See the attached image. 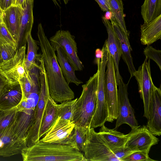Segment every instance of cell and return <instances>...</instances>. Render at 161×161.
<instances>
[{
  "label": "cell",
  "mask_w": 161,
  "mask_h": 161,
  "mask_svg": "<svg viewBox=\"0 0 161 161\" xmlns=\"http://www.w3.org/2000/svg\"><path fill=\"white\" fill-rule=\"evenodd\" d=\"M104 78V92L108 117L107 121L112 122L118 116V86L114 64L108 50Z\"/></svg>",
  "instance_id": "obj_6"
},
{
  "label": "cell",
  "mask_w": 161,
  "mask_h": 161,
  "mask_svg": "<svg viewBox=\"0 0 161 161\" xmlns=\"http://www.w3.org/2000/svg\"><path fill=\"white\" fill-rule=\"evenodd\" d=\"M55 51L56 58L62 72L67 83H73L79 86L83 82L76 76L75 70L69 63L66 56L60 48H58Z\"/></svg>",
  "instance_id": "obj_24"
},
{
  "label": "cell",
  "mask_w": 161,
  "mask_h": 161,
  "mask_svg": "<svg viewBox=\"0 0 161 161\" xmlns=\"http://www.w3.org/2000/svg\"><path fill=\"white\" fill-rule=\"evenodd\" d=\"M128 83H124L120 76L117 86L118 116L114 129L116 130L123 124H127L133 129L138 126L133 108L130 103L127 91Z\"/></svg>",
  "instance_id": "obj_10"
},
{
  "label": "cell",
  "mask_w": 161,
  "mask_h": 161,
  "mask_svg": "<svg viewBox=\"0 0 161 161\" xmlns=\"http://www.w3.org/2000/svg\"><path fill=\"white\" fill-rule=\"evenodd\" d=\"M107 2H108L109 3V1L110 0H106Z\"/></svg>",
  "instance_id": "obj_45"
},
{
  "label": "cell",
  "mask_w": 161,
  "mask_h": 161,
  "mask_svg": "<svg viewBox=\"0 0 161 161\" xmlns=\"http://www.w3.org/2000/svg\"><path fill=\"white\" fill-rule=\"evenodd\" d=\"M156 161L150 158L148 154L142 152H135L123 158L122 161Z\"/></svg>",
  "instance_id": "obj_34"
},
{
  "label": "cell",
  "mask_w": 161,
  "mask_h": 161,
  "mask_svg": "<svg viewBox=\"0 0 161 161\" xmlns=\"http://www.w3.org/2000/svg\"><path fill=\"white\" fill-rule=\"evenodd\" d=\"M144 23H148L161 14V0H144L141 7Z\"/></svg>",
  "instance_id": "obj_26"
},
{
  "label": "cell",
  "mask_w": 161,
  "mask_h": 161,
  "mask_svg": "<svg viewBox=\"0 0 161 161\" xmlns=\"http://www.w3.org/2000/svg\"><path fill=\"white\" fill-rule=\"evenodd\" d=\"M143 53L146 57L154 61L161 70V51L157 50L152 46L147 45L144 49Z\"/></svg>",
  "instance_id": "obj_32"
},
{
  "label": "cell",
  "mask_w": 161,
  "mask_h": 161,
  "mask_svg": "<svg viewBox=\"0 0 161 161\" xmlns=\"http://www.w3.org/2000/svg\"><path fill=\"white\" fill-rule=\"evenodd\" d=\"M97 79V72L82 86V93L75 103L71 120L75 126L90 128L96 108Z\"/></svg>",
  "instance_id": "obj_3"
},
{
  "label": "cell",
  "mask_w": 161,
  "mask_h": 161,
  "mask_svg": "<svg viewBox=\"0 0 161 161\" xmlns=\"http://www.w3.org/2000/svg\"><path fill=\"white\" fill-rule=\"evenodd\" d=\"M140 41L143 45H150L161 38V14L153 20L141 25Z\"/></svg>",
  "instance_id": "obj_20"
},
{
  "label": "cell",
  "mask_w": 161,
  "mask_h": 161,
  "mask_svg": "<svg viewBox=\"0 0 161 161\" xmlns=\"http://www.w3.org/2000/svg\"><path fill=\"white\" fill-rule=\"evenodd\" d=\"M98 134L104 140L111 150L125 146L128 139V134L125 135L116 130L108 128L104 124L102 125Z\"/></svg>",
  "instance_id": "obj_23"
},
{
  "label": "cell",
  "mask_w": 161,
  "mask_h": 161,
  "mask_svg": "<svg viewBox=\"0 0 161 161\" xmlns=\"http://www.w3.org/2000/svg\"><path fill=\"white\" fill-rule=\"evenodd\" d=\"M95 59H101L102 55V51L100 48H97L95 52Z\"/></svg>",
  "instance_id": "obj_40"
},
{
  "label": "cell",
  "mask_w": 161,
  "mask_h": 161,
  "mask_svg": "<svg viewBox=\"0 0 161 161\" xmlns=\"http://www.w3.org/2000/svg\"><path fill=\"white\" fill-rule=\"evenodd\" d=\"M127 134L125 146L135 152L140 151L148 154L152 147L157 144L159 141L146 125L138 126L131 129Z\"/></svg>",
  "instance_id": "obj_11"
},
{
  "label": "cell",
  "mask_w": 161,
  "mask_h": 161,
  "mask_svg": "<svg viewBox=\"0 0 161 161\" xmlns=\"http://www.w3.org/2000/svg\"><path fill=\"white\" fill-rule=\"evenodd\" d=\"M52 1L53 2V3L55 4V5L57 6H58V7H60V6L58 4V1L59 3L61 4V2L60 0H52Z\"/></svg>",
  "instance_id": "obj_42"
},
{
  "label": "cell",
  "mask_w": 161,
  "mask_h": 161,
  "mask_svg": "<svg viewBox=\"0 0 161 161\" xmlns=\"http://www.w3.org/2000/svg\"><path fill=\"white\" fill-rule=\"evenodd\" d=\"M77 98L66 101L59 104H57V116L61 118L70 120L73 115L75 103Z\"/></svg>",
  "instance_id": "obj_30"
},
{
  "label": "cell",
  "mask_w": 161,
  "mask_h": 161,
  "mask_svg": "<svg viewBox=\"0 0 161 161\" xmlns=\"http://www.w3.org/2000/svg\"><path fill=\"white\" fill-rule=\"evenodd\" d=\"M70 0H63L65 4H67L69 2Z\"/></svg>",
  "instance_id": "obj_43"
},
{
  "label": "cell",
  "mask_w": 161,
  "mask_h": 161,
  "mask_svg": "<svg viewBox=\"0 0 161 161\" xmlns=\"http://www.w3.org/2000/svg\"><path fill=\"white\" fill-rule=\"evenodd\" d=\"M104 12H110L109 4L106 0H95Z\"/></svg>",
  "instance_id": "obj_37"
},
{
  "label": "cell",
  "mask_w": 161,
  "mask_h": 161,
  "mask_svg": "<svg viewBox=\"0 0 161 161\" xmlns=\"http://www.w3.org/2000/svg\"><path fill=\"white\" fill-rule=\"evenodd\" d=\"M1 59L2 62L13 57L16 53L17 48L9 44L0 45Z\"/></svg>",
  "instance_id": "obj_33"
},
{
  "label": "cell",
  "mask_w": 161,
  "mask_h": 161,
  "mask_svg": "<svg viewBox=\"0 0 161 161\" xmlns=\"http://www.w3.org/2000/svg\"><path fill=\"white\" fill-rule=\"evenodd\" d=\"M102 18L107 32L108 37L107 39L106 40L107 47L108 52L112 56L114 60L118 85L121 76L119 70V63L120 55L119 42L111 22L103 16H102Z\"/></svg>",
  "instance_id": "obj_18"
},
{
  "label": "cell",
  "mask_w": 161,
  "mask_h": 161,
  "mask_svg": "<svg viewBox=\"0 0 161 161\" xmlns=\"http://www.w3.org/2000/svg\"><path fill=\"white\" fill-rule=\"evenodd\" d=\"M111 14L122 30L129 35L126 29L124 13L122 0H110L109 2Z\"/></svg>",
  "instance_id": "obj_27"
},
{
  "label": "cell",
  "mask_w": 161,
  "mask_h": 161,
  "mask_svg": "<svg viewBox=\"0 0 161 161\" xmlns=\"http://www.w3.org/2000/svg\"><path fill=\"white\" fill-rule=\"evenodd\" d=\"M27 42L28 44V49L25 64L26 73L35 68L39 69V61H38V59L41 55V54L37 53V51L39 49L38 46V45H39L38 41L33 39L31 33L28 36Z\"/></svg>",
  "instance_id": "obj_25"
},
{
  "label": "cell",
  "mask_w": 161,
  "mask_h": 161,
  "mask_svg": "<svg viewBox=\"0 0 161 161\" xmlns=\"http://www.w3.org/2000/svg\"><path fill=\"white\" fill-rule=\"evenodd\" d=\"M26 45L17 50L15 56L0 64V74L9 84L19 83L26 73L25 61Z\"/></svg>",
  "instance_id": "obj_9"
},
{
  "label": "cell",
  "mask_w": 161,
  "mask_h": 161,
  "mask_svg": "<svg viewBox=\"0 0 161 161\" xmlns=\"http://www.w3.org/2000/svg\"><path fill=\"white\" fill-rule=\"evenodd\" d=\"M83 154L86 161H120L94 128L87 130Z\"/></svg>",
  "instance_id": "obj_5"
},
{
  "label": "cell",
  "mask_w": 161,
  "mask_h": 161,
  "mask_svg": "<svg viewBox=\"0 0 161 161\" xmlns=\"http://www.w3.org/2000/svg\"><path fill=\"white\" fill-rule=\"evenodd\" d=\"M34 0H13V5L18 6L24 9L30 3H34Z\"/></svg>",
  "instance_id": "obj_36"
},
{
  "label": "cell",
  "mask_w": 161,
  "mask_h": 161,
  "mask_svg": "<svg viewBox=\"0 0 161 161\" xmlns=\"http://www.w3.org/2000/svg\"><path fill=\"white\" fill-rule=\"evenodd\" d=\"M8 83L5 79L0 74V93Z\"/></svg>",
  "instance_id": "obj_39"
},
{
  "label": "cell",
  "mask_w": 161,
  "mask_h": 161,
  "mask_svg": "<svg viewBox=\"0 0 161 161\" xmlns=\"http://www.w3.org/2000/svg\"><path fill=\"white\" fill-rule=\"evenodd\" d=\"M75 126V125L70 120L63 119L58 117L50 130L39 141L66 144Z\"/></svg>",
  "instance_id": "obj_14"
},
{
  "label": "cell",
  "mask_w": 161,
  "mask_h": 161,
  "mask_svg": "<svg viewBox=\"0 0 161 161\" xmlns=\"http://www.w3.org/2000/svg\"><path fill=\"white\" fill-rule=\"evenodd\" d=\"M17 113L15 107L8 110L0 109V131L5 130L14 124Z\"/></svg>",
  "instance_id": "obj_29"
},
{
  "label": "cell",
  "mask_w": 161,
  "mask_h": 161,
  "mask_svg": "<svg viewBox=\"0 0 161 161\" xmlns=\"http://www.w3.org/2000/svg\"><path fill=\"white\" fill-rule=\"evenodd\" d=\"M22 97L19 83L7 84L0 93V109L6 110L15 108L20 103Z\"/></svg>",
  "instance_id": "obj_17"
},
{
  "label": "cell",
  "mask_w": 161,
  "mask_h": 161,
  "mask_svg": "<svg viewBox=\"0 0 161 161\" xmlns=\"http://www.w3.org/2000/svg\"><path fill=\"white\" fill-rule=\"evenodd\" d=\"M37 36L47 76L50 97L56 102L60 103L73 99L74 93L64 77L57 59L55 51L41 23L38 26Z\"/></svg>",
  "instance_id": "obj_1"
},
{
  "label": "cell",
  "mask_w": 161,
  "mask_h": 161,
  "mask_svg": "<svg viewBox=\"0 0 161 161\" xmlns=\"http://www.w3.org/2000/svg\"><path fill=\"white\" fill-rule=\"evenodd\" d=\"M115 156L122 161V159L135 152L125 146L114 148L111 150Z\"/></svg>",
  "instance_id": "obj_35"
},
{
  "label": "cell",
  "mask_w": 161,
  "mask_h": 161,
  "mask_svg": "<svg viewBox=\"0 0 161 161\" xmlns=\"http://www.w3.org/2000/svg\"><path fill=\"white\" fill-rule=\"evenodd\" d=\"M39 70V97L33 123L26 138L27 147L33 145L40 139L39 136L40 127L47 101L50 96L48 78L43 59L40 61Z\"/></svg>",
  "instance_id": "obj_4"
},
{
  "label": "cell",
  "mask_w": 161,
  "mask_h": 161,
  "mask_svg": "<svg viewBox=\"0 0 161 161\" xmlns=\"http://www.w3.org/2000/svg\"><path fill=\"white\" fill-rule=\"evenodd\" d=\"M57 104L49 96L47 101L40 127V139L50 130L58 117Z\"/></svg>",
  "instance_id": "obj_22"
},
{
  "label": "cell",
  "mask_w": 161,
  "mask_h": 161,
  "mask_svg": "<svg viewBox=\"0 0 161 161\" xmlns=\"http://www.w3.org/2000/svg\"><path fill=\"white\" fill-rule=\"evenodd\" d=\"M3 44H9L17 48V42L3 22L0 23V45Z\"/></svg>",
  "instance_id": "obj_31"
},
{
  "label": "cell",
  "mask_w": 161,
  "mask_h": 161,
  "mask_svg": "<svg viewBox=\"0 0 161 161\" xmlns=\"http://www.w3.org/2000/svg\"><path fill=\"white\" fill-rule=\"evenodd\" d=\"M24 161H86L83 154L67 144L39 141L21 152Z\"/></svg>",
  "instance_id": "obj_2"
},
{
  "label": "cell",
  "mask_w": 161,
  "mask_h": 161,
  "mask_svg": "<svg viewBox=\"0 0 161 161\" xmlns=\"http://www.w3.org/2000/svg\"><path fill=\"white\" fill-rule=\"evenodd\" d=\"M14 127V124L5 130L0 131V156L9 157L18 154L27 147L25 140L15 134Z\"/></svg>",
  "instance_id": "obj_13"
},
{
  "label": "cell",
  "mask_w": 161,
  "mask_h": 161,
  "mask_svg": "<svg viewBox=\"0 0 161 161\" xmlns=\"http://www.w3.org/2000/svg\"><path fill=\"white\" fill-rule=\"evenodd\" d=\"M2 62L1 59V53H0V64Z\"/></svg>",
  "instance_id": "obj_44"
},
{
  "label": "cell",
  "mask_w": 161,
  "mask_h": 161,
  "mask_svg": "<svg viewBox=\"0 0 161 161\" xmlns=\"http://www.w3.org/2000/svg\"><path fill=\"white\" fill-rule=\"evenodd\" d=\"M4 10L0 6V23L3 22V14Z\"/></svg>",
  "instance_id": "obj_41"
},
{
  "label": "cell",
  "mask_w": 161,
  "mask_h": 161,
  "mask_svg": "<svg viewBox=\"0 0 161 161\" xmlns=\"http://www.w3.org/2000/svg\"><path fill=\"white\" fill-rule=\"evenodd\" d=\"M88 129L75 125L73 131L67 141L68 145L83 153L86 135Z\"/></svg>",
  "instance_id": "obj_28"
},
{
  "label": "cell",
  "mask_w": 161,
  "mask_h": 161,
  "mask_svg": "<svg viewBox=\"0 0 161 161\" xmlns=\"http://www.w3.org/2000/svg\"><path fill=\"white\" fill-rule=\"evenodd\" d=\"M150 61V59L146 57L142 64L133 74V76L137 81L139 92L143 102V116L147 119L148 117L153 92L155 86L151 77Z\"/></svg>",
  "instance_id": "obj_8"
},
{
  "label": "cell",
  "mask_w": 161,
  "mask_h": 161,
  "mask_svg": "<svg viewBox=\"0 0 161 161\" xmlns=\"http://www.w3.org/2000/svg\"><path fill=\"white\" fill-rule=\"evenodd\" d=\"M146 126L155 136L161 135V90L154 86Z\"/></svg>",
  "instance_id": "obj_15"
},
{
  "label": "cell",
  "mask_w": 161,
  "mask_h": 161,
  "mask_svg": "<svg viewBox=\"0 0 161 161\" xmlns=\"http://www.w3.org/2000/svg\"><path fill=\"white\" fill-rule=\"evenodd\" d=\"M15 107L17 113L14 123V132L19 137L25 140L33 123L36 108L31 107L26 98L24 97Z\"/></svg>",
  "instance_id": "obj_12"
},
{
  "label": "cell",
  "mask_w": 161,
  "mask_h": 161,
  "mask_svg": "<svg viewBox=\"0 0 161 161\" xmlns=\"http://www.w3.org/2000/svg\"><path fill=\"white\" fill-rule=\"evenodd\" d=\"M22 10L18 6L13 5L3 11V22L17 43Z\"/></svg>",
  "instance_id": "obj_21"
},
{
  "label": "cell",
  "mask_w": 161,
  "mask_h": 161,
  "mask_svg": "<svg viewBox=\"0 0 161 161\" xmlns=\"http://www.w3.org/2000/svg\"><path fill=\"white\" fill-rule=\"evenodd\" d=\"M13 5V0H0V6L4 10Z\"/></svg>",
  "instance_id": "obj_38"
},
{
  "label": "cell",
  "mask_w": 161,
  "mask_h": 161,
  "mask_svg": "<svg viewBox=\"0 0 161 161\" xmlns=\"http://www.w3.org/2000/svg\"><path fill=\"white\" fill-rule=\"evenodd\" d=\"M33 7V3H31L22 10L19 31L17 50L26 45L28 36L31 33L34 22Z\"/></svg>",
  "instance_id": "obj_19"
},
{
  "label": "cell",
  "mask_w": 161,
  "mask_h": 161,
  "mask_svg": "<svg viewBox=\"0 0 161 161\" xmlns=\"http://www.w3.org/2000/svg\"><path fill=\"white\" fill-rule=\"evenodd\" d=\"M49 41L55 51L58 48L61 49L75 71L83 70L84 65L77 55V47L75 36L72 35L70 31L59 30L50 38Z\"/></svg>",
  "instance_id": "obj_7"
},
{
  "label": "cell",
  "mask_w": 161,
  "mask_h": 161,
  "mask_svg": "<svg viewBox=\"0 0 161 161\" xmlns=\"http://www.w3.org/2000/svg\"><path fill=\"white\" fill-rule=\"evenodd\" d=\"M112 15V14H111ZM113 28L119 42L120 57L126 64L130 77L133 76V74L136 71L131 52L132 51L129 41V35L124 32L112 15L110 17Z\"/></svg>",
  "instance_id": "obj_16"
}]
</instances>
